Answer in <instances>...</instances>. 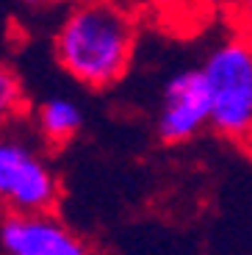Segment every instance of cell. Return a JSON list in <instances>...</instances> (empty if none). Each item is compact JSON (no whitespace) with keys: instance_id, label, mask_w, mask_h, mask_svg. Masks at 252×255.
<instances>
[{"instance_id":"30bf717a","label":"cell","mask_w":252,"mask_h":255,"mask_svg":"<svg viewBox=\"0 0 252 255\" xmlns=\"http://www.w3.org/2000/svg\"><path fill=\"white\" fill-rule=\"evenodd\" d=\"M250 39H252V31H250Z\"/></svg>"},{"instance_id":"8992f818","label":"cell","mask_w":252,"mask_h":255,"mask_svg":"<svg viewBox=\"0 0 252 255\" xmlns=\"http://www.w3.org/2000/svg\"><path fill=\"white\" fill-rule=\"evenodd\" d=\"M36 125L50 144H67L81 133L83 111L78 103L53 97V100H44L36 109Z\"/></svg>"},{"instance_id":"ba28073f","label":"cell","mask_w":252,"mask_h":255,"mask_svg":"<svg viewBox=\"0 0 252 255\" xmlns=\"http://www.w3.org/2000/svg\"><path fill=\"white\" fill-rule=\"evenodd\" d=\"M236 8L244 14V19L252 25V0H236Z\"/></svg>"},{"instance_id":"3957f363","label":"cell","mask_w":252,"mask_h":255,"mask_svg":"<svg viewBox=\"0 0 252 255\" xmlns=\"http://www.w3.org/2000/svg\"><path fill=\"white\" fill-rule=\"evenodd\" d=\"M58 200L53 169L28 144L0 139V205L11 214H42Z\"/></svg>"},{"instance_id":"9c48e42d","label":"cell","mask_w":252,"mask_h":255,"mask_svg":"<svg viewBox=\"0 0 252 255\" xmlns=\"http://www.w3.org/2000/svg\"><path fill=\"white\" fill-rule=\"evenodd\" d=\"M25 6H44V3H50V0H22Z\"/></svg>"},{"instance_id":"5b68a950","label":"cell","mask_w":252,"mask_h":255,"mask_svg":"<svg viewBox=\"0 0 252 255\" xmlns=\"http://www.w3.org/2000/svg\"><path fill=\"white\" fill-rule=\"evenodd\" d=\"M0 253L3 255H92L89 244L72 233L50 211L11 214L0 219Z\"/></svg>"},{"instance_id":"52a82bcc","label":"cell","mask_w":252,"mask_h":255,"mask_svg":"<svg viewBox=\"0 0 252 255\" xmlns=\"http://www.w3.org/2000/svg\"><path fill=\"white\" fill-rule=\"evenodd\" d=\"M19 106H22V89H19L17 75L0 64V128L8 120H14Z\"/></svg>"},{"instance_id":"7a4b0ae2","label":"cell","mask_w":252,"mask_h":255,"mask_svg":"<svg viewBox=\"0 0 252 255\" xmlns=\"http://www.w3.org/2000/svg\"><path fill=\"white\" fill-rule=\"evenodd\" d=\"M202 72L211 86V128L241 139L252 130V39H227L208 53Z\"/></svg>"},{"instance_id":"6da1fadb","label":"cell","mask_w":252,"mask_h":255,"mask_svg":"<svg viewBox=\"0 0 252 255\" xmlns=\"http://www.w3.org/2000/svg\"><path fill=\"white\" fill-rule=\"evenodd\" d=\"M136 47V22L117 0H81L64 17L53 53L61 70L89 89L122 81Z\"/></svg>"},{"instance_id":"277c9868","label":"cell","mask_w":252,"mask_h":255,"mask_svg":"<svg viewBox=\"0 0 252 255\" xmlns=\"http://www.w3.org/2000/svg\"><path fill=\"white\" fill-rule=\"evenodd\" d=\"M211 125V86L205 72L183 70L164 83L155 133L164 144H180Z\"/></svg>"}]
</instances>
